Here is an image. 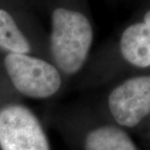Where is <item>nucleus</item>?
<instances>
[{
	"label": "nucleus",
	"mask_w": 150,
	"mask_h": 150,
	"mask_svg": "<svg viewBox=\"0 0 150 150\" xmlns=\"http://www.w3.org/2000/svg\"><path fill=\"white\" fill-rule=\"evenodd\" d=\"M93 30L81 13L58 8L52 14L50 50L56 65L66 74L79 72L87 58Z\"/></svg>",
	"instance_id": "1"
},
{
	"label": "nucleus",
	"mask_w": 150,
	"mask_h": 150,
	"mask_svg": "<svg viewBox=\"0 0 150 150\" xmlns=\"http://www.w3.org/2000/svg\"><path fill=\"white\" fill-rule=\"evenodd\" d=\"M4 64L13 85L27 97H50L56 93L61 84L57 69L40 58L10 52L6 55Z\"/></svg>",
	"instance_id": "2"
},
{
	"label": "nucleus",
	"mask_w": 150,
	"mask_h": 150,
	"mask_svg": "<svg viewBox=\"0 0 150 150\" xmlns=\"http://www.w3.org/2000/svg\"><path fill=\"white\" fill-rule=\"evenodd\" d=\"M0 147L2 150H50L40 122L21 106L0 110Z\"/></svg>",
	"instance_id": "3"
},
{
	"label": "nucleus",
	"mask_w": 150,
	"mask_h": 150,
	"mask_svg": "<svg viewBox=\"0 0 150 150\" xmlns=\"http://www.w3.org/2000/svg\"><path fill=\"white\" fill-rule=\"evenodd\" d=\"M108 108L121 126H137L150 113V76L129 79L108 96Z\"/></svg>",
	"instance_id": "4"
},
{
	"label": "nucleus",
	"mask_w": 150,
	"mask_h": 150,
	"mask_svg": "<svg viewBox=\"0 0 150 150\" xmlns=\"http://www.w3.org/2000/svg\"><path fill=\"white\" fill-rule=\"evenodd\" d=\"M124 59L139 68L150 67V31L144 22L130 25L120 40Z\"/></svg>",
	"instance_id": "5"
},
{
	"label": "nucleus",
	"mask_w": 150,
	"mask_h": 150,
	"mask_svg": "<svg viewBox=\"0 0 150 150\" xmlns=\"http://www.w3.org/2000/svg\"><path fill=\"white\" fill-rule=\"evenodd\" d=\"M85 150H139L132 139L122 129L115 126H103L88 134Z\"/></svg>",
	"instance_id": "6"
},
{
	"label": "nucleus",
	"mask_w": 150,
	"mask_h": 150,
	"mask_svg": "<svg viewBox=\"0 0 150 150\" xmlns=\"http://www.w3.org/2000/svg\"><path fill=\"white\" fill-rule=\"evenodd\" d=\"M0 49L11 53L26 54L31 47L12 16L0 9Z\"/></svg>",
	"instance_id": "7"
},
{
	"label": "nucleus",
	"mask_w": 150,
	"mask_h": 150,
	"mask_svg": "<svg viewBox=\"0 0 150 150\" xmlns=\"http://www.w3.org/2000/svg\"><path fill=\"white\" fill-rule=\"evenodd\" d=\"M143 22H144L145 25L148 27V29L150 31V10L145 14V16H144V21H143Z\"/></svg>",
	"instance_id": "8"
}]
</instances>
